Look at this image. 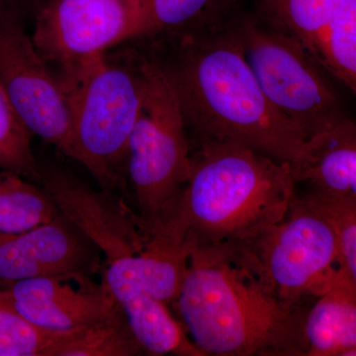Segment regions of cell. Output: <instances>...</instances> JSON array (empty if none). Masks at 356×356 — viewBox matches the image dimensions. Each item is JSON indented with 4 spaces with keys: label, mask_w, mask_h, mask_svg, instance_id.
Instances as JSON below:
<instances>
[{
    "label": "cell",
    "mask_w": 356,
    "mask_h": 356,
    "mask_svg": "<svg viewBox=\"0 0 356 356\" xmlns=\"http://www.w3.org/2000/svg\"><path fill=\"white\" fill-rule=\"evenodd\" d=\"M163 67L197 142L233 143L290 163L306 140L262 92L233 25L185 37Z\"/></svg>",
    "instance_id": "cell-1"
},
{
    "label": "cell",
    "mask_w": 356,
    "mask_h": 356,
    "mask_svg": "<svg viewBox=\"0 0 356 356\" xmlns=\"http://www.w3.org/2000/svg\"><path fill=\"white\" fill-rule=\"evenodd\" d=\"M296 192L289 163L233 143L198 142L188 181L151 231L193 248H227L280 222Z\"/></svg>",
    "instance_id": "cell-2"
},
{
    "label": "cell",
    "mask_w": 356,
    "mask_h": 356,
    "mask_svg": "<svg viewBox=\"0 0 356 356\" xmlns=\"http://www.w3.org/2000/svg\"><path fill=\"white\" fill-rule=\"evenodd\" d=\"M172 306L205 356H306L310 307L277 298L221 248H192Z\"/></svg>",
    "instance_id": "cell-3"
},
{
    "label": "cell",
    "mask_w": 356,
    "mask_h": 356,
    "mask_svg": "<svg viewBox=\"0 0 356 356\" xmlns=\"http://www.w3.org/2000/svg\"><path fill=\"white\" fill-rule=\"evenodd\" d=\"M142 60L132 67L111 64L104 53L58 67L79 163L105 191L121 182L129 138L142 100Z\"/></svg>",
    "instance_id": "cell-4"
},
{
    "label": "cell",
    "mask_w": 356,
    "mask_h": 356,
    "mask_svg": "<svg viewBox=\"0 0 356 356\" xmlns=\"http://www.w3.org/2000/svg\"><path fill=\"white\" fill-rule=\"evenodd\" d=\"M142 100L124 165L145 229L163 221L191 172V143L172 84L161 65L142 60Z\"/></svg>",
    "instance_id": "cell-5"
},
{
    "label": "cell",
    "mask_w": 356,
    "mask_h": 356,
    "mask_svg": "<svg viewBox=\"0 0 356 356\" xmlns=\"http://www.w3.org/2000/svg\"><path fill=\"white\" fill-rule=\"evenodd\" d=\"M219 248L277 298L300 305L327 292L339 269L334 232L296 192L280 222Z\"/></svg>",
    "instance_id": "cell-6"
},
{
    "label": "cell",
    "mask_w": 356,
    "mask_h": 356,
    "mask_svg": "<svg viewBox=\"0 0 356 356\" xmlns=\"http://www.w3.org/2000/svg\"><path fill=\"white\" fill-rule=\"evenodd\" d=\"M233 27L262 92L306 140L348 119L327 72L298 40L264 21Z\"/></svg>",
    "instance_id": "cell-7"
},
{
    "label": "cell",
    "mask_w": 356,
    "mask_h": 356,
    "mask_svg": "<svg viewBox=\"0 0 356 356\" xmlns=\"http://www.w3.org/2000/svg\"><path fill=\"white\" fill-rule=\"evenodd\" d=\"M20 14L0 2V84L33 136L79 163L64 92L25 32Z\"/></svg>",
    "instance_id": "cell-8"
},
{
    "label": "cell",
    "mask_w": 356,
    "mask_h": 356,
    "mask_svg": "<svg viewBox=\"0 0 356 356\" xmlns=\"http://www.w3.org/2000/svg\"><path fill=\"white\" fill-rule=\"evenodd\" d=\"M140 34V0H49L31 39L44 62L60 67Z\"/></svg>",
    "instance_id": "cell-9"
},
{
    "label": "cell",
    "mask_w": 356,
    "mask_h": 356,
    "mask_svg": "<svg viewBox=\"0 0 356 356\" xmlns=\"http://www.w3.org/2000/svg\"><path fill=\"white\" fill-rule=\"evenodd\" d=\"M102 264L98 248L60 211L34 228L0 232V288L33 278H91Z\"/></svg>",
    "instance_id": "cell-10"
},
{
    "label": "cell",
    "mask_w": 356,
    "mask_h": 356,
    "mask_svg": "<svg viewBox=\"0 0 356 356\" xmlns=\"http://www.w3.org/2000/svg\"><path fill=\"white\" fill-rule=\"evenodd\" d=\"M38 184L56 207L88 236L103 264L138 254L149 240L137 213L113 191H95L58 168H40Z\"/></svg>",
    "instance_id": "cell-11"
},
{
    "label": "cell",
    "mask_w": 356,
    "mask_h": 356,
    "mask_svg": "<svg viewBox=\"0 0 356 356\" xmlns=\"http://www.w3.org/2000/svg\"><path fill=\"white\" fill-rule=\"evenodd\" d=\"M86 280V278H81ZM41 277L0 288V295L28 322L44 331L70 332L104 320L120 306L105 283Z\"/></svg>",
    "instance_id": "cell-12"
},
{
    "label": "cell",
    "mask_w": 356,
    "mask_h": 356,
    "mask_svg": "<svg viewBox=\"0 0 356 356\" xmlns=\"http://www.w3.org/2000/svg\"><path fill=\"white\" fill-rule=\"evenodd\" d=\"M102 280L120 306L144 353L205 356L193 343L168 306L134 282L114 264L102 266Z\"/></svg>",
    "instance_id": "cell-13"
},
{
    "label": "cell",
    "mask_w": 356,
    "mask_h": 356,
    "mask_svg": "<svg viewBox=\"0 0 356 356\" xmlns=\"http://www.w3.org/2000/svg\"><path fill=\"white\" fill-rule=\"evenodd\" d=\"M289 168L295 186L324 195L356 197V127L348 118L308 138Z\"/></svg>",
    "instance_id": "cell-14"
},
{
    "label": "cell",
    "mask_w": 356,
    "mask_h": 356,
    "mask_svg": "<svg viewBox=\"0 0 356 356\" xmlns=\"http://www.w3.org/2000/svg\"><path fill=\"white\" fill-rule=\"evenodd\" d=\"M303 332L306 356H355L356 280L337 270L307 312Z\"/></svg>",
    "instance_id": "cell-15"
},
{
    "label": "cell",
    "mask_w": 356,
    "mask_h": 356,
    "mask_svg": "<svg viewBox=\"0 0 356 356\" xmlns=\"http://www.w3.org/2000/svg\"><path fill=\"white\" fill-rule=\"evenodd\" d=\"M191 248L159 232L149 234L140 252L110 262L154 298L172 305L181 289ZM105 266V264H103Z\"/></svg>",
    "instance_id": "cell-16"
},
{
    "label": "cell",
    "mask_w": 356,
    "mask_h": 356,
    "mask_svg": "<svg viewBox=\"0 0 356 356\" xmlns=\"http://www.w3.org/2000/svg\"><path fill=\"white\" fill-rule=\"evenodd\" d=\"M228 0H140L142 35L200 36L224 29Z\"/></svg>",
    "instance_id": "cell-17"
},
{
    "label": "cell",
    "mask_w": 356,
    "mask_h": 356,
    "mask_svg": "<svg viewBox=\"0 0 356 356\" xmlns=\"http://www.w3.org/2000/svg\"><path fill=\"white\" fill-rule=\"evenodd\" d=\"M311 55L355 93L356 0H344L318 34Z\"/></svg>",
    "instance_id": "cell-18"
},
{
    "label": "cell",
    "mask_w": 356,
    "mask_h": 356,
    "mask_svg": "<svg viewBox=\"0 0 356 356\" xmlns=\"http://www.w3.org/2000/svg\"><path fill=\"white\" fill-rule=\"evenodd\" d=\"M58 214L41 185L0 168L1 233H19L51 221Z\"/></svg>",
    "instance_id": "cell-19"
},
{
    "label": "cell",
    "mask_w": 356,
    "mask_h": 356,
    "mask_svg": "<svg viewBox=\"0 0 356 356\" xmlns=\"http://www.w3.org/2000/svg\"><path fill=\"white\" fill-rule=\"evenodd\" d=\"M143 353L119 308L95 324L65 332L55 356H135Z\"/></svg>",
    "instance_id": "cell-20"
},
{
    "label": "cell",
    "mask_w": 356,
    "mask_h": 356,
    "mask_svg": "<svg viewBox=\"0 0 356 356\" xmlns=\"http://www.w3.org/2000/svg\"><path fill=\"white\" fill-rule=\"evenodd\" d=\"M344 0H262L264 22L298 40L311 54L318 34Z\"/></svg>",
    "instance_id": "cell-21"
},
{
    "label": "cell",
    "mask_w": 356,
    "mask_h": 356,
    "mask_svg": "<svg viewBox=\"0 0 356 356\" xmlns=\"http://www.w3.org/2000/svg\"><path fill=\"white\" fill-rule=\"evenodd\" d=\"M296 196L331 227L339 250L337 270L356 280V197L297 191Z\"/></svg>",
    "instance_id": "cell-22"
},
{
    "label": "cell",
    "mask_w": 356,
    "mask_h": 356,
    "mask_svg": "<svg viewBox=\"0 0 356 356\" xmlns=\"http://www.w3.org/2000/svg\"><path fill=\"white\" fill-rule=\"evenodd\" d=\"M32 137L0 84V168L38 184L40 168L33 154Z\"/></svg>",
    "instance_id": "cell-23"
},
{
    "label": "cell",
    "mask_w": 356,
    "mask_h": 356,
    "mask_svg": "<svg viewBox=\"0 0 356 356\" xmlns=\"http://www.w3.org/2000/svg\"><path fill=\"white\" fill-rule=\"evenodd\" d=\"M64 334L28 322L0 295V356H55Z\"/></svg>",
    "instance_id": "cell-24"
},
{
    "label": "cell",
    "mask_w": 356,
    "mask_h": 356,
    "mask_svg": "<svg viewBox=\"0 0 356 356\" xmlns=\"http://www.w3.org/2000/svg\"><path fill=\"white\" fill-rule=\"evenodd\" d=\"M2 3L6 4V6L13 7L16 10L22 13L27 7L32 6V4L37 3L38 0H0Z\"/></svg>",
    "instance_id": "cell-25"
}]
</instances>
